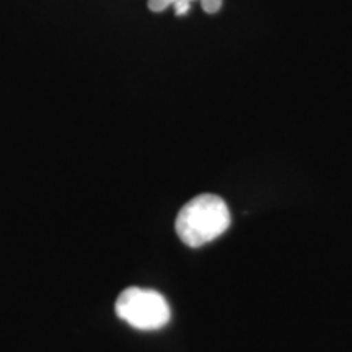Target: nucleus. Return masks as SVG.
<instances>
[{"instance_id": "20e7f679", "label": "nucleus", "mask_w": 352, "mask_h": 352, "mask_svg": "<svg viewBox=\"0 0 352 352\" xmlns=\"http://www.w3.org/2000/svg\"><path fill=\"white\" fill-rule=\"evenodd\" d=\"M222 6H223V0H201L202 10L209 13V15L217 13L220 8H222Z\"/></svg>"}, {"instance_id": "f257e3e1", "label": "nucleus", "mask_w": 352, "mask_h": 352, "mask_svg": "<svg viewBox=\"0 0 352 352\" xmlns=\"http://www.w3.org/2000/svg\"><path fill=\"white\" fill-rule=\"evenodd\" d=\"M227 202L217 195H199L186 202L175 220V230L184 245L197 248L219 239L230 227Z\"/></svg>"}, {"instance_id": "7ed1b4c3", "label": "nucleus", "mask_w": 352, "mask_h": 352, "mask_svg": "<svg viewBox=\"0 0 352 352\" xmlns=\"http://www.w3.org/2000/svg\"><path fill=\"white\" fill-rule=\"evenodd\" d=\"M178 2H195V0H148L147 7L148 10L153 13H162L164 10H166L168 7H173L175 3Z\"/></svg>"}, {"instance_id": "f03ea898", "label": "nucleus", "mask_w": 352, "mask_h": 352, "mask_svg": "<svg viewBox=\"0 0 352 352\" xmlns=\"http://www.w3.org/2000/svg\"><path fill=\"white\" fill-rule=\"evenodd\" d=\"M116 315L135 329L152 331L170 321V305L160 292L152 289L127 287L116 300Z\"/></svg>"}, {"instance_id": "39448f33", "label": "nucleus", "mask_w": 352, "mask_h": 352, "mask_svg": "<svg viewBox=\"0 0 352 352\" xmlns=\"http://www.w3.org/2000/svg\"><path fill=\"white\" fill-rule=\"evenodd\" d=\"M175 15L176 16H182V15H186L189 12V7H191V3L189 2H178L175 3Z\"/></svg>"}]
</instances>
